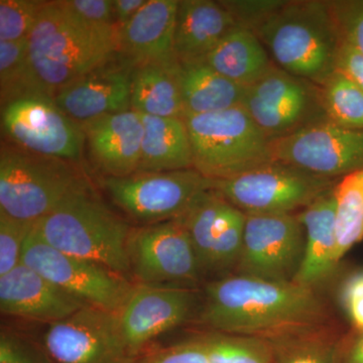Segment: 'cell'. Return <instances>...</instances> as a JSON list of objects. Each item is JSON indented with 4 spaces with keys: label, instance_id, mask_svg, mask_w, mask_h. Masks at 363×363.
Returning <instances> with one entry per match:
<instances>
[{
    "label": "cell",
    "instance_id": "obj_1",
    "mask_svg": "<svg viewBox=\"0 0 363 363\" xmlns=\"http://www.w3.org/2000/svg\"><path fill=\"white\" fill-rule=\"evenodd\" d=\"M198 321L210 331L271 341L326 327L328 311L313 288L236 272L207 284Z\"/></svg>",
    "mask_w": 363,
    "mask_h": 363
},
{
    "label": "cell",
    "instance_id": "obj_2",
    "mask_svg": "<svg viewBox=\"0 0 363 363\" xmlns=\"http://www.w3.org/2000/svg\"><path fill=\"white\" fill-rule=\"evenodd\" d=\"M131 226L83 179L58 206L35 223L45 242L131 278L128 240Z\"/></svg>",
    "mask_w": 363,
    "mask_h": 363
},
{
    "label": "cell",
    "instance_id": "obj_3",
    "mask_svg": "<svg viewBox=\"0 0 363 363\" xmlns=\"http://www.w3.org/2000/svg\"><path fill=\"white\" fill-rule=\"evenodd\" d=\"M274 65L321 85L336 71L341 40L328 1L284 0L253 28Z\"/></svg>",
    "mask_w": 363,
    "mask_h": 363
},
{
    "label": "cell",
    "instance_id": "obj_4",
    "mask_svg": "<svg viewBox=\"0 0 363 363\" xmlns=\"http://www.w3.org/2000/svg\"><path fill=\"white\" fill-rule=\"evenodd\" d=\"M117 37L86 26L59 1H47L28 35V58L40 95L57 91L111 61Z\"/></svg>",
    "mask_w": 363,
    "mask_h": 363
},
{
    "label": "cell",
    "instance_id": "obj_5",
    "mask_svg": "<svg viewBox=\"0 0 363 363\" xmlns=\"http://www.w3.org/2000/svg\"><path fill=\"white\" fill-rule=\"evenodd\" d=\"M183 119L193 169L208 180H226L272 162L271 138L242 106Z\"/></svg>",
    "mask_w": 363,
    "mask_h": 363
},
{
    "label": "cell",
    "instance_id": "obj_6",
    "mask_svg": "<svg viewBox=\"0 0 363 363\" xmlns=\"http://www.w3.org/2000/svg\"><path fill=\"white\" fill-rule=\"evenodd\" d=\"M84 178L75 162L37 154L2 140L0 213L35 223L51 213Z\"/></svg>",
    "mask_w": 363,
    "mask_h": 363
},
{
    "label": "cell",
    "instance_id": "obj_7",
    "mask_svg": "<svg viewBox=\"0 0 363 363\" xmlns=\"http://www.w3.org/2000/svg\"><path fill=\"white\" fill-rule=\"evenodd\" d=\"M335 184V179L272 161L233 178L210 180V189L245 214H295Z\"/></svg>",
    "mask_w": 363,
    "mask_h": 363
},
{
    "label": "cell",
    "instance_id": "obj_8",
    "mask_svg": "<svg viewBox=\"0 0 363 363\" xmlns=\"http://www.w3.org/2000/svg\"><path fill=\"white\" fill-rule=\"evenodd\" d=\"M21 262L83 304L119 312L135 281L97 262L74 257L45 242L35 225L26 238Z\"/></svg>",
    "mask_w": 363,
    "mask_h": 363
},
{
    "label": "cell",
    "instance_id": "obj_9",
    "mask_svg": "<svg viewBox=\"0 0 363 363\" xmlns=\"http://www.w3.org/2000/svg\"><path fill=\"white\" fill-rule=\"evenodd\" d=\"M100 184L112 203L138 225L179 218L210 189V180L195 169L102 177Z\"/></svg>",
    "mask_w": 363,
    "mask_h": 363
},
{
    "label": "cell",
    "instance_id": "obj_10",
    "mask_svg": "<svg viewBox=\"0 0 363 363\" xmlns=\"http://www.w3.org/2000/svg\"><path fill=\"white\" fill-rule=\"evenodd\" d=\"M128 257L135 284L192 288L204 277L187 230L179 219L131 226Z\"/></svg>",
    "mask_w": 363,
    "mask_h": 363
},
{
    "label": "cell",
    "instance_id": "obj_11",
    "mask_svg": "<svg viewBox=\"0 0 363 363\" xmlns=\"http://www.w3.org/2000/svg\"><path fill=\"white\" fill-rule=\"evenodd\" d=\"M241 106L272 140L328 123L318 86L277 66L245 88Z\"/></svg>",
    "mask_w": 363,
    "mask_h": 363
},
{
    "label": "cell",
    "instance_id": "obj_12",
    "mask_svg": "<svg viewBox=\"0 0 363 363\" xmlns=\"http://www.w3.org/2000/svg\"><path fill=\"white\" fill-rule=\"evenodd\" d=\"M1 128L6 140L18 147L75 164L85 150L80 124L45 95L18 98L1 108Z\"/></svg>",
    "mask_w": 363,
    "mask_h": 363
},
{
    "label": "cell",
    "instance_id": "obj_13",
    "mask_svg": "<svg viewBox=\"0 0 363 363\" xmlns=\"http://www.w3.org/2000/svg\"><path fill=\"white\" fill-rule=\"evenodd\" d=\"M51 363H128L118 312L83 306L71 316L49 324L42 341Z\"/></svg>",
    "mask_w": 363,
    "mask_h": 363
},
{
    "label": "cell",
    "instance_id": "obj_14",
    "mask_svg": "<svg viewBox=\"0 0 363 363\" xmlns=\"http://www.w3.org/2000/svg\"><path fill=\"white\" fill-rule=\"evenodd\" d=\"M304 245V228L297 214H247L235 271L272 281H293Z\"/></svg>",
    "mask_w": 363,
    "mask_h": 363
},
{
    "label": "cell",
    "instance_id": "obj_15",
    "mask_svg": "<svg viewBox=\"0 0 363 363\" xmlns=\"http://www.w3.org/2000/svg\"><path fill=\"white\" fill-rule=\"evenodd\" d=\"M189 234L203 274L235 269L247 214L207 189L179 217Z\"/></svg>",
    "mask_w": 363,
    "mask_h": 363
},
{
    "label": "cell",
    "instance_id": "obj_16",
    "mask_svg": "<svg viewBox=\"0 0 363 363\" xmlns=\"http://www.w3.org/2000/svg\"><path fill=\"white\" fill-rule=\"evenodd\" d=\"M272 161L340 179L363 169V130L314 124L271 143Z\"/></svg>",
    "mask_w": 363,
    "mask_h": 363
},
{
    "label": "cell",
    "instance_id": "obj_17",
    "mask_svg": "<svg viewBox=\"0 0 363 363\" xmlns=\"http://www.w3.org/2000/svg\"><path fill=\"white\" fill-rule=\"evenodd\" d=\"M197 307L194 289L135 284L118 312L124 342L135 358L149 343L190 320Z\"/></svg>",
    "mask_w": 363,
    "mask_h": 363
},
{
    "label": "cell",
    "instance_id": "obj_18",
    "mask_svg": "<svg viewBox=\"0 0 363 363\" xmlns=\"http://www.w3.org/2000/svg\"><path fill=\"white\" fill-rule=\"evenodd\" d=\"M133 70V66L116 54L111 61L57 91L52 100L79 124L130 111Z\"/></svg>",
    "mask_w": 363,
    "mask_h": 363
},
{
    "label": "cell",
    "instance_id": "obj_19",
    "mask_svg": "<svg viewBox=\"0 0 363 363\" xmlns=\"http://www.w3.org/2000/svg\"><path fill=\"white\" fill-rule=\"evenodd\" d=\"M91 162L102 177L136 173L142 156V116L133 111L109 114L80 124Z\"/></svg>",
    "mask_w": 363,
    "mask_h": 363
},
{
    "label": "cell",
    "instance_id": "obj_20",
    "mask_svg": "<svg viewBox=\"0 0 363 363\" xmlns=\"http://www.w3.org/2000/svg\"><path fill=\"white\" fill-rule=\"evenodd\" d=\"M83 306L23 262L0 277V311L6 316L52 324Z\"/></svg>",
    "mask_w": 363,
    "mask_h": 363
},
{
    "label": "cell",
    "instance_id": "obj_21",
    "mask_svg": "<svg viewBox=\"0 0 363 363\" xmlns=\"http://www.w3.org/2000/svg\"><path fill=\"white\" fill-rule=\"evenodd\" d=\"M179 0H147L140 11L118 32L117 54L135 66L150 62L169 61Z\"/></svg>",
    "mask_w": 363,
    "mask_h": 363
},
{
    "label": "cell",
    "instance_id": "obj_22",
    "mask_svg": "<svg viewBox=\"0 0 363 363\" xmlns=\"http://www.w3.org/2000/svg\"><path fill=\"white\" fill-rule=\"evenodd\" d=\"M297 215L304 228L305 245L302 262L293 281L314 289L328 279L340 262L334 188Z\"/></svg>",
    "mask_w": 363,
    "mask_h": 363
},
{
    "label": "cell",
    "instance_id": "obj_23",
    "mask_svg": "<svg viewBox=\"0 0 363 363\" xmlns=\"http://www.w3.org/2000/svg\"><path fill=\"white\" fill-rule=\"evenodd\" d=\"M238 26L221 1L182 0L174 37L177 61H204L227 33Z\"/></svg>",
    "mask_w": 363,
    "mask_h": 363
},
{
    "label": "cell",
    "instance_id": "obj_24",
    "mask_svg": "<svg viewBox=\"0 0 363 363\" xmlns=\"http://www.w3.org/2000/svg\"><path fill=\"white\" fill-rule=\"evenodd\" d=\"M131 109L143 116L184 118L177 59L150 62L133 68Z\"/></svg>",
    "mask_w": 363,
    "mask_h": 363
},
{
    "label": "cell",
    "instance_id": "obj_25",
    "mask_svg": "<svg viewBox=\"0 0 363 363\" xmlns=\"http://www.w3.org/2000/svg\"><path fill=\"white\" fill-rule=\"evenodd\" d=\"M204 61L223 77L245 88L276 66L257 35L241 26L227 33Z\"/></svg>",
    "mask_w": 363,
    "mask_h": 363
},
{
    "label": "cell",
    "instance_id": "obj_26",
    "mask_svg": "<svg viewBox=\"0 0 363 363\" xmlns=\"http://www.w3.org/2000/svg\"><path fill=\"white\" fill-rule=\"evenodd\" d=\"M142 116L140 173L193 169L192 147L184 119Z\"/></svg>",
    "mask_w": 363,
    "mask_h": 363
},
{
    "label": "cell",
    "instance_id": "obj_27",
    "mask_svg": "<svg viewBox=\"0 0 363 363\" xmlns=\"http://www.w3.org/2000/svg\"><path fill=\"white\" fill-rule=\"evenodd\" d=\"M178 76L185 116L241 106L245 87L223 77L205 61L178 62Z\"/></svg>",
    "mask_w": 363,
    "mask_h": 363
},
{
    "label": "cell",
    "instance_id": "obj_28",
    "mask_svg": "<svg viewBox=\"0 0 363 363\" xmlns=\"http://www.w3.org/2000/svg\"><path fill=\"white\" fill-rule=\"evenodd\" d=\"M338 259L363 240V169L342 177L334 187Z\"/></svg>",
    "mask_w": 363,
    "mask_h": 363
},
{
    "label": "cell",
    "instance_id": "obj_29",
    "mask_svg": "<svg viewBox=\"0 0 363 363\" xmlns=\"http://www.w3.org/2000/svg\"><path fill=\"white\" fill-rule=\"evenodd\" d=\"M318 90L328 123L363 130V91L355 83L336 70L318 86Z\"/></svg>",
    "mask_w": 363,
    "mask_h": 363
},
{
    "label": "cell",
    "instance_id": "obj_30",
    "mask_svg": "<svg viewBox=\"0 0 363 363\" xmlns=\"http://www.w3.org/2000/svg\"><path fill=\"white\" fill-rule=\"evenodd\" d=\"M274 363H338L340 342L327 327L271 340Z\"/></svg>",
    "mask_w": 363,
    "mask_h": 363
},
{
    "label": "cell",
    "instance_id": "obj_31",
    "mask_svg": "<svg viewBox=\"0 0 363 363\" xmlns=\"http://www.w3.org/2000/svg\"><path fill=\"white\" fill-rule=\"evenodd\" d=\"M1 108L28 95H40L28 58V38L14 42L0 40Z\"/></svg>",
    "mask_w": 363,
    "mask_h": 363
},
{
    "label": "cell",
    "instance_id": "obj_32",
    "mask_svg": "<svg viewBox=\"0 0 363 363\" xmlns=\"http://www.w3.org/2000/svg\"><path fill=\"white\" fill-rule=\"evenodd\" d=\"M209 363H274L267 339L210 331L201 334Z\"/></svg>",
    "mask_w": 363,
    "mask_h": 363
},
{
    "label": "cell",
    "instance_id": "obj_33",
    "mask_svg": "<svg viewBox=\"0 0 363 363\" xmlns=\"http://www.w3.org/2000/svg\"><path fill=\"white\" fill-rule=\"evenodd\" d=\"M45 4L47 1L39 0H1L0 40L14 42L28 38Z\"/></svg>",
    "mask_w": 363,
    "mask_h": 363
},
{
    "label": "cell",
    "instance_id": "obj_34",
    "mask_svg": "<svg viewBox=\"0 0 363 363\" xmlns=\"http://www.w3.org/2000/svg\"><path fill=\"white\" fill-rule=\"evenodd\" d=\"M33 225L0 213V277L21 264L26 240Z\"/></svg>",
    "mask_w": 363,
    "mask_h": 363
},
{
    "label": "cell",
    "instance_id": "obj_35",
    "mask_svg": "<svg viewBox=\"0 0 363 363\" xmlns=\"http://www.w3.org/2000/svg\"><path fill=\"white\" fill-rule=\"evenodd\" d=\"M342 42L363 55V0L328 1Z\"/></svg>",
    "mask_w": 363,
    "mask_h": 363
},
{
    "label": "cell",
    "instance_id": "obj_36",
    "mask_svg": "<svg viewBox=\"0 0 363 363\" xmlns=\"http://www.w3.org/2000/svg\"><path fill=\"white\" fill-rule=\"evenodd\" d=\"M60 6L86 26L116 35L118 28L114 20L113 6L108 0H62Z\"/></svg>",
    "mask_w": 363,
    "mask_h": 363
},
{
    "label": "cell",
    "instance_id": "obj_37",
    "mask_svg": "<svg viewBox=\"0 0 363 363\" xmlns=\"http://www.w3.org/2000/svg\"><path fill=\"white\" fill-rule=\"evenodd\" d=\"M128 363H209L201 335L181 343L145 350Z\"/></svg>",
    "mask_w": 363,
    "mask_h": 363
},
{
    "label": "cell",
    "instance_id": "obj_38",
    "mask_svg": "<svg viewBox=\"0 0 363 363\" xmlns=\"http://www.w3.org/2000/svg\"><path fill=\"white\" fill-rule=\"evenodd\" d=\"M0 363H51L42 344L13 330L2 327L0 332Z\"/></svg>",
    "mask_w": 363,
    "mask_h": 363
},
{
    "label": "cell",
    "instance_id": "obj_39",
    "mask_svg": "<svg viewBox=\"0 0 363 363\" xmlns=\"http://www.w3.org/2000/svg\"><path fill=\"white\" fill-rule=\"evenodd\" d=\"M339 302L355 331L363 332V269L344 279L339 289Z\"/></svg>",
    "mask_w": 363,
    "mask_h": 363
},
{
    "label": "cell",
    "instance_id": "obj_40",
    "mask_svg": "<svg viewBox=\"0 0 363 363\" xmlns=\"http://www.w3.org/2000/svg\"><path fill=\"white\" fill-rule=\"evenodd\" d=\"M230 11L238 26L253 30L281 6L283 0H228L221 1Z\"/></svg>",
    "mask_w": 363,
    "mask_h": 363
},
{
    "label": "cell",
    "instance_id": "obj_41",
    "mask_svg": "<svg viewBox=\"0 0 363 363\" xmlns=\"http://www.w3.org/2000/svg\"><path fill=\"white\" fill-rule=\"evenodd\" d=\"M336 70L350 78L363 91V55L354 48L341 43L339 49Z\"/></svg>",
    "mask_w": 363,
    "mask_h": 363
},
{
    "label": "cell",
    "instance_id": "obj_42",
    "mask_svg": "<svg viewBox=\"0 0 363 363\" xmlns=\"http://www.w3.org/2000/svg\"><path fill=\"white\" fill-rule=\"evenodd\" d=\"M147 1V0H114L112 1L114 20L118 30L140 11Z\"/></svg>",
    "mask_w": 363,
    "mask_h": 363
},
{
    "label": "cell",
    "instance_id": "obj_43",
    "mask_svg": "<svg viewBox=\"0 0 363 363\" xmlns=\"http://www.w3.org/2000/svg\"><path fill=\"white\" fill-rule=\"evenodd\" d=\"M338 363H363V332H357L347 344L340 343Z\"/></svg>",
    "mask_w": 363,
    "mask_h": 363
}]
</instances>
